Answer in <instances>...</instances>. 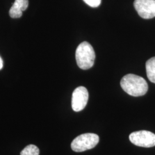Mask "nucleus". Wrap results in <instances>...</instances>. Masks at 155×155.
Returning a JSON list of instances; mask_svg holds the SVG:
<instances>
[{
    "mask_svg": "<svg viewBox=\"0 0 155 155\" xmlns=\"http://www.w3.org/2000/svg\"><path fill=\"white\" fill-rule=\"evenodd\" d=\"M83 1L88 5L93 8H96L99 6L101 3V0H83Z\"/></svg>",
    "mask_w": 155,
    "mask_h": 155,
    "instance_id": "9d476101",
    "label": "nucleus"
},
{
    "mask_svg": "<svg viewBox=\"0 0 155 155\" xmlns=\"http://www.w3.org/2000/svg\"><path fill=\"white\" fill-rule=\"evenodd\" d=\"M121 86L127 94L133 97L143 96L147 93L148 85L143 78L129 74L121 81Z\"/></svg>",
    "mask_w": 155,
    "mask_h": 155,
    "instance_id": "f257e3e1",
    "label": "nucleus"
},
{
    "mask_svg": "<svg viewBox=\"0 0 155 155\" xmlns=\"http://www.w3.org/2000/svg\"><path fill=\"white\" fill-rule=\"evenodd\" d=\"M2 67H3V61L0 56V70H1Z\"/></svg>",
    "mask_w": 155,
    "mask_h": 155,
    "instance_id": "9b49d317",
    "label": "nucleus"
},
{
    "mask_svg": "<svg viewBox=\"0 0 155 155\" xmlns=\"http://www.w3.org/2000/svg\"><path fill=\"white\" fill-rule=\"evenodd\" d=\"M134 6L139 16L144 19L155 17V0H135Z\"/></svg>",
    "mask_w": 155,
    "mask_h": 155,
    "instance_id": "423d86ee",
    "label": "nucleus"
},
{
    "mask_svg": "<svg viewBox=\"0 0 155 155\" xmlns=\"http://www.w3.org/2000/svg\"><path fill=\"white\" fill-rule=\"evenodd\" d=\"M132 144L141 147L150 148L155 146V134L147 130L134 132L129 135Z\"/></svg>",
    "mask_w": 155,
    "mask_h": 155,
    "instance_id": "20e7f679",
    "label": "nucleus"
},
{
    "mask_svg": "<svg viewBox=\"0 0 155 155\" xmlns=\"http://www.w3.org/2000/svg\"><path fill=\"white\" fill-rule=\"evenodd\" d=\"M39 149L35 145H28L20 153V155H39Z\"/></svg>",
    "mask_w": 155,
    "mask_h": 155,
    "instance_id": "1a4fd4ad",
    "label": "nucleus"
},
{
    "mask_svg": "<svg viewBox=\"0 0 155 155\" xmlns=\"http://www.w3.org/2000/svg\"><path fill=\"white\" fill-rule=\"evenodd\" d=\"M100 141L99 136L94 133H84L78 136L71 143L72 150L76 152H84L91 150L98 144Z\"/></svg>",
    "mask_w": 155,
    "mask_h": 155,
    "instance_id": "7ed1b4c3",
    "label": "nucleus"
},
{
    "mask_svg": "<svg viewBox=\"0 0 155 155\" xmlns=\"http://www.w3.org/2000/svg\"><path fill=\"white\" fill-rule=\"evenodd\" d=\"M89 100V93L87 89L79 86L74 90L72 95L71 106L73 110L78 112L84 109Z\"/></svg>",
    "mask_w": 155,
    "mask_h": 155,
    "instance_id": "39448f33",
    "label": "nucleus"
},
{
    "mask_svg": "<svg viewBox=\"0 0 155 155\" xmlns=\"http://www.w3.org/2000/svg\"><path fill=\"white\" fill-rule=\"evenodd\" d=\"M146 71L149 80L155 83V57L151 58L146 62Z\"/></svg>",
    "mask_w": 155,
    "mask_h": 155,
    "instance_id": "6e6552de",
    "label": "nucleus"
},
{
    "mask_svg": "<svg viewBox=\"0 0 155 155\" xmlns=\"http://www.w3.org/2000/svg\"><path fill=\"white\" fill-rule=\"evenodd\" d=\"M28 6V0H15L10 9L9 15L12 18H17L22 16V11H25Z\"/></svg>",
    "mask_w": 155,
    "mask_h": 155,
    "instance_id": "0eeeda50",
    "label": "nucleus"
},
{
    "mask_svg": "<svg viewBox=\"0 0 155 155\" xmlns=\"http://www.w3.org/2000/svg\"><path fill=\"white\" fill-rule=\"evenodd\" d=\"M75 58L78 66L82 70H87L93 66L95 54L91 45L86 41L81 43L76 50Z\"/></svg>",
    "mask_w": 155,
    "mask_h": 155,
    "instance_id": "f03ea898",
    "label": "nucleus"
}]
</instances>
